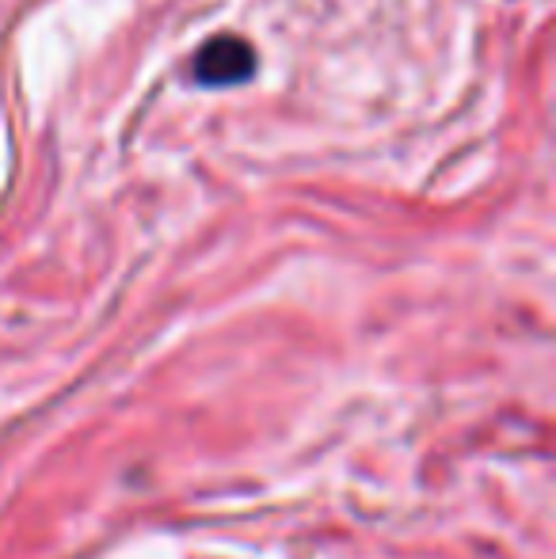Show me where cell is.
Segmentation results:
<instances>
[{
	"mask_svg": "<svg viewBox=\"0 0 556 559\" xmlns=\"http://www.w3.org/2000/svg\"><path fill=\"white\" fill-rule=\"evenodd\" d=\"M256 69V50L237 35H217L194 53V76L210 88H229L248 81Z\"/></svg>",
	"mask_w": 556,
	"mask_h": 559,
	"instance_id": "6da1fadb",
	"label": "cell"
}]
</instances>
